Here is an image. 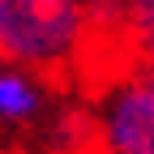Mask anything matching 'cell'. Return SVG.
<instances>
[{
	"label": "cell",
	"instance_id": "6da1fadb",
	"mask_svg": "<svg viewBox=\"0 0 154 154\" xmlns=\"http://www.w3.org/2000/svg\"><path fill=\"white\" fill-rule=\"evenodd\" d=\"M0 56L38 73H64L94 56L86 0H0Z\"/></svg>",
	"mask_w": 154,
	"mask_h": 154
},
{
	"label": "cell",
	"instance_id": "7a4b0ae2",
	"mask_svg": "<svg viewBox=\"0 0 154 154\" xmlns=\"http://www.w3.org/2000/svg\"><path fill=\"white\" fill-rule=\"evenodd\" d=\"M90 111L99 154H154V77L146 69H111Z\"/></svg>",
	"mask_w": 154,
	"mask_h": 154
},
{
	"label": "cell",
	"instance_id": "3957f363",
	"mask_svg": "<svg viewBox=\"0 0 154 154\" xmlns=\"http://www.w3.org/2000/svg\"><path fill=\"white\" fill-rule=\"evenodd\" d=\"M51 94H47V73L13 64L0 56V128L17 133V128H38L51 116Z\"/></svg>",
	"mask_w": 154,
	"mask_h": 154
},
{
	"label": "cell",
	"instance_id": "277c9868",
	"mask_svg": "<svg viewBox=\"0 0 154 154\" xmlns=\"http://www.w3.org/2000/svg\"><path fill=\"white\" fill-rule=\"evenodd\" d=\"M124 43L133 56L154 51V0H124Z\"/></svg>",
	"mask_w": 154,
	"mask_h": 154
},
{
	"label": "cell",
	"instance_id": "5b68a950",
	"mask_svg": "<svg viewBox=\"0 0 154 154\" xmlns=\"http://www.w3.org/2000/svg\"><path fill=\"white\" fill-rule=\"evenodd\" d=\"M133 64H137V69H146V73L154 77V51H146V56H137V60H133Z\"/></svg>",
	"mask_w": 154,
	"mask_h": 154
}]
</instances>
